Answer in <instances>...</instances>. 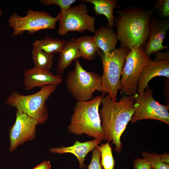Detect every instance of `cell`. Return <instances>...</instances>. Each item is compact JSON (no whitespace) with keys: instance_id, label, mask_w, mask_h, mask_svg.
<instances>
[{"instance_id":"4","label":"cell","mask_w":169,"mask_h":169,"mask_svg":"<svg viewBox=\"0 0 169 169\" xmlns=\"http://www.w3.org/2000/svg\"><path fill=\"white\" fill-rule=\"evenodd\" d=\"M57 86L54 84L45 85L41 87L37 92L28 95L13 91L8 97L5 102L9 105L16 108L17 111L34 119L38 124H42L48 117L46 101L55 91Z\"/></svg>"},{"instance_id":"23","label":"cell","mask_w":169,"mask_h":169,"mask_svg":"<svg viewBox=\"0 0 169 169\" xmlns=\"http://www.w3.org/2000/svg\"><path fill=\"white\" fill-rule=\"evenodd\" d=\"M142 155L144 158L149 162L151 168L154 169H169V164L161 161L160 155L146 151L142 153Z\"/></svg>"},{"instance_id":"20","label":"cell","mask_w":169,"mask_h":169,"mask_svg":"<svg viewBox=\"0 0 169 169\" xmlns=\"http://www.w3.org/2000/svg\"><path fill=\"white\" fill-rule=\"evenodd\" d=\"M66 42L65 40L46 36L44 39L35 41L33 46L46 53L54 54L59 53L62 51Z\"/></svg>"},{"instance_id":"25","label":"cell","mask_w":169,"mask_h":169,"mask_svg":"<svg viewBox=\"0 0 169 169\" xmlns=\"http://www.w3.org/2000/svg\"><path fill=\"white\" fill-rule=\"evenodd\" d=\"M75 0H40L39 2L45 5H56L61 9V11L65 10L71 7Z\"/></svg>"},{"instance_id":"1","label":"cell","mask_w":169,"mask_h":169,"mask_svg":"<svg viewBox=\"0 0 169 169\" xmlns=\"http://www.w3.org/2000/svg\"><path fill=\"white\" fill-rule=\"evenodd\" d=\"M134 102L132 96L123 95L119 101L115 102L108 95L101 101L99 115L104 140L112 142L118 153L123 147L121 136L134 113Z\"/></svg>"},{"instance_id":"31","label":"cell","mask_w":169,"mask_h":169,"mask_svg":"<svg viewBox=\"0 0 169 169\" xmlns=\"http://www.w3.org/2000/svg\"><path fill=\"white\" fill-rule=\"evenodd\" d=\"M2 14V11L0 9V16H1Z\"/></svg>"},{"instance_id":"19","label":"cell","mask_w":169,"mask_h":169,"mask_svg":"<svg viewBox=\"0 0 169 169\" xmlns=\"http://www.w3.org/2000/svg\"><path fill=\"white\" fill-rule=\"evenodd\" d=\"M75 43L81 57L88 60H93L96 57L99 49L92 36L86 35L76 39Z\"/></svg>"},{"instance_id":"22","label":"cell","mask_w":169,"mask_h":169,"mask_svg":"<svg viewBox=\"0 0 169 169\" xmlns=\"http://www.w3.org/2000/svg\"><path fill=\"white\" fill-rule=\"evenodd\" d=\"M101 158V165L104 169H113L115 162L111 148L109 142L102 144L99 146Z\"/></svg>"},{"instance_id":"24","label":"cell","mask_w":169,"mask_h":169,"mask_svg":"<svg viewBox=\"0 0 169 169\" xmlns=\"http://www.w3.org/2000/svg\"><path fill=\"white\" fill-rule=\"evenodd\" d=\"M153 11L156 10L160 16L165 18L169 17V0H158L155 4Z\"/></svg>"},{"instance_id":"18","label":"cell","mask_w":169,"mask_h":169,"mask_svg":"<svg viewBox=\"0 0 169 169\" xmlns=\"http://www.w3.org/2000/svg\"><path fill=\"white\" fill-rule=\"evenodd\" d=\"M81 1L93 4L95 14L104 15L107 20V26L111 28L114 26L115 18L113 15V12L114 9L118 6L117 0H82Z\"/></svg>"},{"instance_id":"8","label":"cell","mask_w":169,"mask_h":169,"mask_svg":"<svg viewBox=\"0 0 169 169\" xmlns=\"http://www.w3.org/2000/svg\"><path fill=\"white\" fill-rule=\"evenodd\" d=\"M59 19V13L54 17L44 11L29 10L23 16L13 13L8 22L9 26L13 29L12 36H15L26 31L32 34L41 30L54 29Z\"/></svg>"},{"instance_id":"6","label":"cell","mask_w":169,"mask_h":169,"mask_svg":"<svg viewBox=\"0 0 169 169\" xmlns=\"http://www.w3.org/2000/svg\"><path fill=\"white\" fill-rule=\"evenodd\" d=\"M66 81L68 90L77 101L91 100L95 91L103 92L100 76L85 70L78 59L75 61L74 69L69 72Z\"/></svg>"},{"instance_id":"9","label":"cell","mask_w":169,"mask_h":169,"mask_svg":"<svg viewBox=\"0 0 169 169\" xmlns=\"http://www.w3.org/2000/svg\"><path fill=\"white\" fill-rule=\"evenodd\" d=\"M146 90L134 94V113L130 121L132 124L144 119H154L169 125L168 106L162 105L153 97V92L148 86Z\"/></svg>"},{"instance_id":"30","label":"cell","mask_w":169,"mask_h":169,"mask_svg":"<svg viewBox=\"0 0 169 169\" xmlns=\"http://www.w3.org/2000/svg\"><path fill=\"white\" fill-rule=\"evenodd\" d=\"M161 161L166 164L169 163V154L160 155Z\"/></svg>"},{"instance_id":"5","label":"cell","mask_w":169,"mask_h":169,"mask_svg":"<svg viewBox=\"0 0 169 169\" xmlns=\"http://www.w3.org/2000/svg\"><path fill=\"white\" fill-rule=\"evenodd\" d=\"M129 51L121 47L107 53L99 49L98 54L101 58L103 69L101 77L103 94L107 93L115 102L116 101L125 57Z\"/></svg>"},{"instance_id":"15","label":"cell","mask_w":169,"mask_h":169,"mask_svg":"<svg viewBox=\"0 0 169 169\" xmlns=\"http://www.w3.org/2000/svg\"><path fill=\"white\" fill-rule=\"evenodd\" d=\"M102 140L99 139L84 142L77 141L74 144L68 147L62 146L60 147L52 148L49 149L51 153L63 154L70 153L74 154L77 157L79 162V169H83L86 166L84 163L86 156L90 151L100 144Z\"/></svg>"},{"instance_id":"2","label":"cell","mask_w":169,"mask_h":169,"mask_svg":"<svg viewBox=\"0 0 169 169\" xmlns=\"http://www.w3.org/2000/svg\"><path fill=\"white\" fill-rule=\"evenodd\" d=\"M153 10L131 7L117 11L115 19L116 33L121 47L130 50L134 47H143L149 34V24Z\"/></svg>"},{"instance_id":"3","label":"cell","mask_w":169,"mask_h":169,"mask_svg":"<svg viewBox=\"0 0 169 169\" xmlns=\"http://www.w3.org/2000/svg\"><path fill=\"white\" fill-rule=\"evenodd\" d=\"M104 96L102 94L89 101H77L67 127L69 133L77 135L85 134L95 139L104 140L99 112Z\"/></svg>"},{"instance_id":"27","label":"cell","mask_w":169,"mask_h":169,"mask_svg":"<svg viewBox=\"0 0 169 169\" xmlns=\"http://www.w3.org/2000/svg\"><path fill=\"white\" fill-rule=\"evenodd\" d=\"M134 169H151L149 162L146 159L136 158L133 161Z\"/></svg>"},{"instance_id":"26","label":"cell","mask_w":169,"mask_h":169,"mask_svg":"<svg viewBox=\"0 0 169 169\" xmlns=\"http://www.w3.org/2000/svg\"><path fill=\"white\" fill-rule=\"evenodd\" d=\"M91 161L88 169H102L100 163V152L97 146L92 150Z\"/></svg>"},{"instance_id":"29","label":"cell","mask_w":169,"mask_h":169,"mask_svg":"<svg viewBox=\"0 0 169 169\" xmlns=\"http://www.w3.org/2000/svg\"><path fill=\"white\" fill-rule=\"evenodd\" d=\"M51 164L49 161H44L33 169H51Z\"/></svg>"},{"instance_id":"21","label":"cell","mask_w":169,"mask_h":169,"mask_svg":"<svg viewBox=\"0 0 169 169\" xmlns=\"http://www.w3.org/2000/svg\"><path fill=\"white\" fill-rule=\"evenodd\" d=\"M32 53L34 68L50 71L54 63V54L46 53L35 48H33Z\"/></svg>"},{"instance_id":"11","label":"cell","mask_w":169,"mask_h":169,"mask_svg":"<svg viewBox=\"0 0 169 169\" xmlns=\"http://www.w3.org/2000/svg\"><path fill=\"white\" fill-rule=\"evenodd\" d=\"M35 120L28 115L17 110L14 125L10 131V146L9 150L13 151L20 145L35 137L36 126Z\"/></svg>"},{"instance_id":"7","label":"cell","mask_w":169,"mask_h":169,"mask_svg":"<svg viewBox=\"0 0 169 169\" xmlns=\"http://www.w3.org/2000/svg\"><path fill=\"white\" fill-rule=\"evenodd\" d=\"M151 59L143 47L132 48L126 56L122 71L119 90L122 95L132 96L137 93V83L145 65Z\"/></svg>"},{"instance_id":"13","label":"cell","mask_w":169,"mask_h":169,"mask_svg":"<svg viewBox=\"0 0 169 169\" xmlns=\"http://www.w3.org/2000/svg\"><path fill=\"white\" fill-rule=\"evenodd\" d=\"M62 81L60 74L54 75L50 71L34 67L25 69L23 82L25 90H28L36 87H42L50 84L57 85Z\"/></svg>"},{"instance_id":"17","label":"cell","mask_w":169,"mask_h":169,"mask_svg":"<svg viewBox=\"0 0 169 169\" xmlns=\"http://www.w3.org/2000/svg\"><path fill=\"white\" fill-rule=\"evenodd\" d=\"M75 40L74 38L67 41L62 50L59 53L56 69L58 74L63 73L65 69L70 66L73 60L81 57L75 43Z\"/></svg>"},{"instance_id":"16","label":"cell","mask_w":169,"mask_h":169,"mask_svg":"<svg viewBox=\"0 0 169 169\" xmlns=\"http://www.w3.org/2000/svg\"><path fill=\"white\" fill-rule=\"evenodd\" d=\"M92 38L98 49L104 53L114 50L118 41L113 28L107 26L100 27L96 31Z\"/></svg>"},{"instance_id":"28","label":"cell","mask_w":169,"mask_h":169,"mask_svg":"<svg viewBox=\"0 0 169 169\" xmlns=\"http://www.w3.org/2000/svg\"><path fill=\"white\" fill-rule=\"evenodd\" d=\"M156 58L155 60L169 61V52L167 51L166 53L160 52L159 51L155 53Z\"/></svg>"},{"instance_id":"10","label":"cell","mask_w":169,"mask_h":169,"mask_svg":"<svg viewBox=\"0 0 169 169\" xmlns=\"http://www.w3.org/2000/svg\"><path fill=\"white\" fill-rule=\"evenodd\" d=\"M86 6L84 3L71 7L59 13V25L58 33L64 35L70 31L83 32L88 31L95 33V18L87 12Z\"/></svg>"},{"instance_id":"14","label":"cell","mask_w":169,"mask_h":169,"mask_svg":"<svg viewBox=\"0 0 169 169\" xmlns=\"http://www.w3.org/2000/svg\"><path fill=\"white\" fill-rule=\"evenodd\" d=\"M164 76L169 79V61L150 60L141 71L137 83V93L143 92L154 77Z\"/></svg>"},{"instance_id":"32","label":"cell","mask_w":169,"mask_h":169,"mask_svg":"<svg viewBox=\"0 0 169 169\" xmlns=\"http://www.w3.org/2000/svg\"><path fill=\"white\" fill-rule=\"evenodd\" d=\"M151 169H154L153 168H151Z\"/></svg>"},{"instance_id":"12","label":"cell","mask_w":169,"mask_h":169,"mask_svg":"<svg viewBox=\"0 0 169 169\" xmlns=\"http://www.w3.org/2000/svg\"><path fill=\"white\" fill-rule=\"evenodd\" d=\"M169 29V20L151 18L148 38L143 47L147 55L150 56L152 54L168 48V45H163L162 43Z\"/></svg>"}]
</instances>
